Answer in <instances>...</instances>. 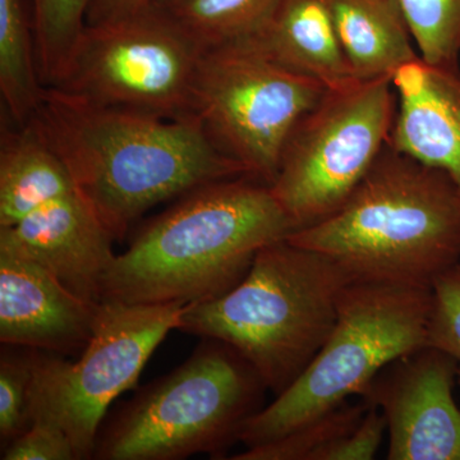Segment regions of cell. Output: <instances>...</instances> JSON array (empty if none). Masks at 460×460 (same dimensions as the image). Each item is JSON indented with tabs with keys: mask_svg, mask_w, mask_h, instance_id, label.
<instances>
[{
	"mask_svg": "<svg viewBox=\"0 0 460 460\" xmlns=\"http://www.w3.org/2000/svg\"><path fill=\"white\" fill-rule=\"evenodd\" d=\"M31 122L114 241L154 206L213 181L250 177L196 117L107 107L45 86Z\"/></svg>",
	"mask_w": 460,
	"mask_h": 460,
	"instance_id": "obj_1",
	"label": "cell"
},
{
	"mask_svg": "<svg viewBox=\"0 0 460 460\" xmlns=\"http://www.w3.org/2000/svg\"><path fill=\"white\" fill-rule=\"evenodd\" d=\"M292 232L268 184L251 177L205 184L177 199L115 256L102 301H211L246 277L261 248Z\"/></svg>",
	"mask_w": 460,
	"mask_h": 460,
	"instance_id": "obj_2",
	"label": "cell"
},
{
	"mask_svg": "<svg viewBox=\"0 0 460 460\" xmlns=\"http://www.w3.org/2000/svg\"><path fill=\"white\" fill-rule=\"evenodd\" d=\"M287 239L332 257L354 280L431 288L460 262V190L387 142L337 213Z\"/></svg>",
	"mask_w": 460,
	"mask_h": 460,
	"instance_id": "obj_3",
	"label": "cell"
},
{
	"mask_svg": "<svg viewBox=\"0 0 460 460\" xmlns=\"http://www.w3.org/2000/svg\"><path fill=\"white\" fill-rule=\"evenodd\" d=\"M352 281L332 257L280 239L259 251L229 292L187 305L177 330L229 344L277 396L320 352Z\"/></svg>",
	"mask_w": 460,
	"mask_h": 460,
	"instance_id": "obj_4",
	"label": "cell"
},
{
	"mask_svg": "<svg viewBox=\"0 0 460 460\" xmlns=\"http://www.w3.org/2000/svg\"><path fill=\"white\" fill-rule=\"evenodd\" d=\"M269 390L234 348L202 338L171 374L142 387L100 429L93 459L223 458Z\"/></svg>",
	"mask_w": 460,
	"mask_h": 460,
	"instance_id": "obj_5",
	"label": "cell"
},
{
	"mask_svg": "<svg viewBox=\"0 0 460 460\" xmlns=\"http://www.w3.org/2000/svg\"><path fill=\"white\" fill-rule=\"evenodd\" d=\"M431 288L354 280L320 352L292 385L248 420L239 443H270L361 396L386 366L428 345Z\"/></svg>",
	"mask_w": 460,
	"mask_h": 460,
	"instance_id": "obj_6",
	"label": "cell"
},
{
	"mask_svg": "<svg viewBox=\"0 0 460 460\" xmlns=\"http://www.w3.org/2000/svg\"><path fill=\"white\" fill-rule=\"evenodd\" d=\"M392 77L328 90L296 124L270 190L295 230L337 213L389 142L396 115Z\"/></svg>",
	"mask_w": 460,
	"mask_h": 460,
	"instance_id": "obj_7",
	"label": "cell"
},
{
	"mask_svg": "<svg viewBox=\"0 0 460 460\" xmlns=\"http://www.w3.org/2000/svg\"><path fill=\"white\" fill-rule=\"evenodd\" d=\"M326 91L251 42H233L199 58L192 113L215 146L271 186L290 135Z\"/></svg>",
	"mask_w": 460,
	"mask_h": 460,
	"instance_id": "obj_8",
	"label": "cell"
},
{
	"mask_svg": "<svg viewBox=\"0 0 460 460\" xmlns=\"http://www.w3.org/2000/svg\"><path fill=\"white\" fill-rule=\"evenodd\" d=\"M204 50L159 7L86 25L51 87L95 104L165 118L195 117Z\"/></svg>",
	"mask_w": 460,
	"mask_h": 460,
	"instance_id": "obj_9",
	"label": "cell"
},
{
	"mask_svg": "<svg viewBox=\"0 0 460 460\" xmlns=\"http://www.w3.org/2000/svg\"><path fill=\"white\" fill-rule=\"evenodd\" d=\"M186 305L102 301L87 347L77 361L36 357L33 413L65 429L77 460L93 459L96 438L111 402L137 383L145 365L178 323Z\"/></svg>",
	"mask_w": 460,
	"mask_h": 460,
	"instance_id": "obj_10",
	"label": "cell"
},
{
	"mask_svg": "<svg viewBox=\"0 0 460 460\" xmlns=\"http://www.w3.org/2000/svg\"><path fill=\"white\" fill-rule=\"evenodd\" d=\"M458 366L426 347L386 366L361 399L384 414L389 460H460V410L454 399Z\"/></svg>",
	"mask_w": 460,
	"mask_h": 460,
	"instance_id": "obj_11",
	"label": "cell"
},
{
	"mask_svg": "<svg viewBox=\"0 0 460 460\" xmlns=\"http://www.w3.org/2000/svg\"><path fill=\"white\" fill-rule=\"evenodd\" d=\"M100 304L86 301L29 257L0 248V341L80 356Z\"/></svg>",
	"mask_w": 460,
	"mask_h": 460,
	"instance_id": "obj_12",
	"label": "cell"
},
{
	"mask_svg": "<svg viewBox=\"0 0 460 460\" xmlns=\"http://www.w3.org/2000/svg\"><path fill=\"white\" fill-rule=\"evenodd\" d=\"M113 242L77 190L0 228V248L38 262L93 304L102 302V281L117 256Z\"/></svg>",
	"mask_w": 460,
	"mask_h": 460,
	"instance_id": "obj_13",
	"label": "cell"
},
{
	"mask_svg": "<svg viewBox=\"0 0 460 460\" xmlns=\"http://www.w3.org/2000/svg\"><path fill=\"white\" fill-rule=\"evenodd\" d=\"M398 98L389 144L447 172L460 190V71L429 65L420 56L396 68Z\"/></svg>",
	"mask_w": 460,
	"mask_h": 460,
	"instance_id": "obj_14",
	"label": "cell"
},
{
	"mask_svg": "<svg viewBox=\"0 0 460 460\" xmlns=\"http://www.w3.org/2000/svg\"><path fill=\"white\" fill-rule=\"evenodd\" d=\"M244 41L328 90L361 81L353 75L339 41L328 0H283L268 23Z\"/></svg>",
	"mask_w": 460,
	"mask_h": 460,
	"instance_id": "obj_15",
	"label": "cell"
},
{
	"mask_svg": "<svg viewBox=\"0 0 460 460\" xmlns=\"http://www.w3.org/2000/svg\"><path fill=\"white\" fill-rule=\"evenodd\" d=\"M75 192L74 180L31 120L3 126L0 147V228H8L54 199Z\"/></svg>",
	"mask_w": 460,
	"mask_h": 460,
	"instance_id": "obj_16",
	"label": "cell"
},
{
	"mask_svg": "<svg viewBox=\"0 0 460 460\" xmlns=\"http://www.w3.org/2000/svg\"><path fill=\"white\" fill-rule=\"evenodd\" d=\"M339 41L361 81L392 77L420 56L396 0H328Z\"/></svg>",
	"mask_w": 460,
	"mask_h": 460,
	"instance_id": "obj_17",
	"label": "cell"
},
{
	"mask_svg": "<svg viewBox=\"0 0 460 460\" xmlns=\"http://www.w3.org/2000/svg\"><path fill=\"white\" fill-rule=\"evenodd\" d=\"M44 87L31 18L22 0H0V93L13 126L31 120Z\"/></svg>",
	"mask_w": 460,
	"mask_h": 460,
	"instance_id": "obj_18",
	"label": "cell"
},
{
	"mask_svg": "<svg viewBox=\"0 0 460 460\" xmlns=\"http://www.w3.org/2000/svg\"><path fill=\"white\" fill-rule=\"evenodd\" d=\"M283 0H165L155 5L202 50L248 40Z\"/></svg>",
	"mask_w": 460,
	"mask_h": 460,
	"instance_id": "obj_19",
	"label": "cell"
},
{
	"mask_svg": "<svg viewBox=\"0 0 460 460\" xmlns=\"http://www.w3.org/2000/svg\"><path fill=\"white\" fill-rule=\"evenodd\" d=\"M368 404L363 399L356 404L347 402L319 419L293 429L270 443L247 447L233 460H323L363 419Z\"/></svg>",
	"mask_w": 460,
	"mask_h": 460,
	"instance_id": "obj_20",
	"label": "cell"
},
{
	"mask_svg": "<svg viewBox=\"0 0 460 460\" xmlns=\"http://www.w3.org/2000/svg\"><path fill=\"white\" fill-rule=\"evenodd\" d=\"M93 0H31L39 74L44 86L59 77L75 40L86 26Z\"/></svg>",
	"mask_w": 460,
	"mask_h": 460,
	"instance_id": "obj_21",
	"label": "cell"
},
{
	"mask_svg": "<svg viewBox=\"0 0 460 460\" xmlns=\"http://www.w3.org/2000/svg\"><path fill=\"white\" fill-rule=\"evenodd\" d=\"M420 57L429 65L459 69L460 0H396Z\"/></svg>",
	"mask_w": 460,
	"mask_h": 460,
	"instance_id": "obj_22",
	"label": "cell"
},
{
	"mask_svg": "<svg viewBox=\"0 0 460 460\" xmlns=\"http://www.w3.org/2000/svg\"><path fill=\"white\" fill-rule=\"evenodd\" d=\"M38 349L2 344L0 444L2 450L31 425V396Z\"/></svg>",
	"mask_w": 460,
	"mask_h": 460,
	"instance_id": "obj_23",
	"label": "cell"
},
{
	"mask_svg": "<svg viewBox=\"0 0 460 460\" xmlns=\"http://www.w3.org/2000/svg\"><path fill=\"white\" fill-rule=\"evenodd\" d=\"M431 296L428 345L452 357L460 378V262L434 281Z\"/></svg>",
	"mask_w": 460,
	"mask_h": 460,
	"instance_id": "obj_24",
	"label": "cell"
},
{
	"mask_svg": "<svg viewBox=\"0 0 460 460\" xmlns=\"http://www.w3.org/2000/svg\"><path fill=\"white\" fill-rule=\"evenodd\" d=\"M3 460H75L74 443L56 420L33 413L31 425L2 450Z\"/></svg>",
	"mask_w": 460,
	"mask_h": 460,
	"instance_id": "obj_25",
	"label": "cell"
},
{
	"mask_svg": "<svg viewBox=\"0 0 460 460\" xmlns=\"http://www.w3.org/2000/svg\"><path fill=\"white\" fill-rule=\"evenodd\" d=\"M387 434L385 417L376 407L368 405L361 422L332 445L323 460H371L376 456Z\"/></svg>",
	"mask_w": 460,
	"mask_h": 460,
	"instance_id": "obj_26",
	"label": "cell"
},
{
	"mask_svg": "<svg viewBox=\"0 0 460 460\" xmlns=\"http://www.w3.org/2000/svg\"><path fill=\"white\" fill-rule=\"evenodd\" d=\"M163 2L165 0H93L87 12L86 25L132 16Z\"/></svg>",
	"mask_w": 460,
	"mask_h": 460,
	"instance_id": "obj_27",
	"label": "cell"
}]
</instances>
